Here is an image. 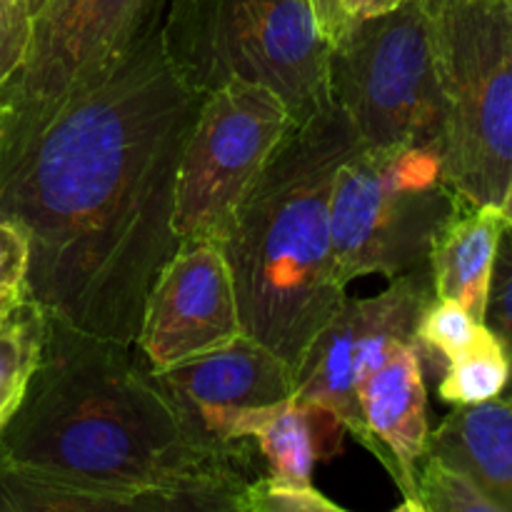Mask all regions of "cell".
Here are the masks:
<instances>
[{"label": "cell", "instance_id": "d4e9b609", "mask_svg": "<svg viewBox=\"0 0 512 512\" xmlns=\"http://www.w3.org/2000/svg\"><path fill=\"white\" fill-rule=\"evenodd\" d=\"M28 268V235L15 223L0 218V295H23Z\"/></svg>", "mask_w": 512, "mask_h": 512}, {"label": "cell", "instance_id": "5b68a950", "mask_svg": "<svg viewBox=\"0 0 512 512\" xmlns=\"http://www.w3.org/2000/svg\"><path fill=\"white\" fill-rule=\"evenodd\" d=\"M428 5L445 100V180L465 203L500 208L512 180V0Z\"/></svg>", "mask_w": 512, "mask_h": 512}, {"label": "cell", "instance_id": "9a60e30c", "mask_svg": "<svg viewBox=\"0 0 512 512\" xmlns=\"http://www.w3.org/2000/svg\"><path fill=\"white\" fill-rule=\"evenodd\" d=\"M430 453L463 468L503 512H512V395L455 405L435 433Z\"/></svg>", "mask_w": 512, "mask_h": 512}, {"label": "cell", "instance_id": "4316f807", "mask_svg": "<svg viewBox=\"0 0 512 512\" xmlns=\"http://www.w3.org/2000/svg\"><path fill=\"white\" fill-rule=\"evenodd\" d=\"M313 8H315V15H318L320 25H323L325 35H328V40H333L345 25L343 10H340V0H313Z\"/></svg>", "mask_w": 512, "mask_h": 512}, {"label": "cell", "instance_id": "9c48e42d", "mask_svg": "<svg viewBox=\"0 0 512 512\" xmlns=\"http://www.w3.org/2000/svg\"><path fill=\"white\" fill-rule=\"evenodd\" d=\"M145 0H43L23 65L0 90V145L33 135L125 50Z\"/></svg>", "mask_w": 512, "mask_h": 512}, {"label": "cell", "instance_id": "7a4b0ae2", "mask_svg": "<svg viewBox=\"0 0 512 512\" xmlns=\"http://www.w3.org/2000/svg\"><path fill=\"white\" fill-rule=\"evenodd\" d=\"M240 448L210 443L135 345L45 313L38 363L0 433V458L105 488L173 495L188 512H243Z\"/></svg>", "mask_w": 512, "mask_h": 512}, {"label": "cell", "instance_id": "277c9868", "mask_svg": "<svg viewBox=\"0 0 512 512\" xmlns=\"http://www.w3.org/2000/svg\"><path fill=\"white\" fill-rule=\"evenodd\" d=\"M163 35L200 93L253 80L280 95L295 125L333 103L330 40L313 0H168Z\"/></svg>", "mask_w": 512, "mask_h": 512}, {"label": "cell", "instance_id": "f1b7e54d", "mask_svg": "<svg viewBox=\"0 0 512 512\" xmlns=\"http://www.w3.org/2000/svg\"><path fill=\"white\" fill-rule=\"evenodd\" d=\"M500 210H503V215H505V220H508V225H512V180H510V185H508V193H505L503 203H500Z\"/></svg>", "mask_w": 512, "mask_h": 512}, {"label": "cell", "instance_id": "5bb4252c", "mask_svg": "<svg viewBox=\"0 0 512 512\" xmlns=\"http://www.w3.org/2000/svg\"><path fill=\"white\" fill-rule=\"evenodd\" d=\"M508 225L498 205L460 203L428 255L435 298L458 300L483 323L500 238Z\"/></svg>", "mask_w": 512, "mask_h": 512}, {"label": "cell", "instance_id": "ba28073f", "mask_svg": "<svg viewBox=\"0 0 512 512\" xmlns=\"http://www.w3.org/2000/svg\"><path fill=\"white\" fill-rule=\"evenodd\" d=\"M290 125L280 95L253 80L233 78L205 95L175 185L173 225L180 243H225Z\"/></svg>", "mask_w": 512, "mask_h": 512}, {"label": "cell", "instance_id": "8992f818", "mask_svg": "<svg viewBox=\"0 0 512 512\" xmlns=\"http://www.w3.org/2000/svg\"><path fill=\"white\" fill-rule=\"evenodd\" d=\"M460 203L445 180L438 145H355L338 168L330 198L340 283L373 273L398 278L428 265L435 235Z\"/></svg>", "mask_w": 512, "mask_h": 512}, {"label": "cell", "instance_id": "ac0fdd59", "mask_svg": "<svg viewBox=\"0 0 512 512\" xmlns=\"http://www.w3.org/2000/svg\"><path fill=\"white\" fill-rule=\"evenodd\" d=\"M45 313L30 298L0 320V433L18 410L43 343Z\"/></svg>", "mask_w": 512, "mask_h": 512}, {"label": "cell", "instance_id": "52a82bcc", "mask_svg": "<svg viewBox=\"0 0 512 512\" xmlns=\"http://www.w3.org/2000/svg\"><path fill=\"white\" fill-rule=\"evenodd\" d=\"M330 95L363 148H443L445 100L428 0L353 20L330 40Z\"/></svg>", "mask_w": 512, "mask_h": 512}, {"label": "cell", "instance_id": "83f0119b", "mask_svg": "<svg viewBox=\"0 0 512 512\" xmlns=\"http://www.w3.org/2000/svg\"><path fill=\"white\" fill-rule=\"evenodd\" d=\"M20 298H23V295H0V320L18 305Z\"/></svg>", "mask_w": 512, "mask_h": 512}, {"label": "cell", "instance_id": "e0dca14e", "mask_svg": "<svg viewBox=\"0 0 512 512\" xmlns=\"http://www.w3.org/2000/svg\"><path fill=\"white\" fill-rule=\"evenodd\" d=\"M343 428L335 415L315 405L300 403L298 398L288 400L268 415L263 425L255 430L253 438L268 463L270 478L285 480V483L310 485L313 483V468L323 455V440L328 445H338V440L328 433L340 435Z\"/></svg>", "mask_w": 512, "mask_h": 512}, {"label": "cell", "instance_id": "6da1fadb", "mask_svg": "<svg viewBox=\"0 0 512 512\" xmlns=\"http://www.w3.org/2000/svg\"><path fill=\"white\" fill-rule=\"evenodd\" d=\"M168 0H145L123 53L33 135L0 145V218L25 230V298L83 333L135 345L180 240L175 185L205 93L165 48Z\"/></svg>", "mask_w": 512, "mask_h": 512}, {"label": "cell", "instance_id": "3957f363", "mask_svg": "<svg viewBox=\"0 0 512 512\" xmlns=\"http://www.w3.org/2000/svg\"><path fill=\"white\" fill-rule=\"evenodd\" d=\"M355 145L335 100L290 125L223 243L243 333L293 370L348 298L335 270L330 198Z\"/></svg>", "mask_w": 512, "mask_h": 512}, {"label": "cell", "instance_id": "7c38bea8", "mask_svg": "<svg viewBox=\"0 0 512 512\" xmlns=\"http://www.w3.org/2000/svg\"><path fill=\"white\" fill-rule=\"evenodd\" d=\"M240 333L238 295L223 245L180 243L145 300L135 348L158 373Z\"/></svg>", "mask_w": 512, "mask_h": 512}, {"label": "cell", "instance_id": "484cf974", "mask_svg": "<svg viewBox=\"0 0 512 512\" xmlns=\"http://www.w3.org/2000/svg\"><path fill=\"white\" fill-rule=\"evenodd\" d=\"M403 3L405 0H340V10H343L345 25H348L353 23V20H365L375 18V15L390 13V10H395Z\"/></svg>", "mask_w": 512, "mask_h": 512}, {"label": "cell", "instance_id": "8fae6325", "mask_svg": "<svg viewBox=\"0 0 512 512\" xmlns=\"http://www.w3.org/2000/svg\"><path fill=\"white\" fill-rule=\"evenodd\" d=\"M155 375L195 430L223 448H240L295 398V370L245 333Z\"/></svg>", "mask_w": 512, "mask_h": 512}, {"label": "cell", "instance_id": "cb8c5ba5", "mask_svg": "<svg viewBox=\"0 0 512 512\" xmlns=\"http://www.w3.org/2000/svg\"><path fill=\"white\" fill-rule=\"evenodd\" d=\"M33 10L28 0H0V90L23 65L30 43Z\"/></svg>", "mask_w": 512, "mask_h": 512}, {"label": "cell", "instance_id": "4fadbf2b", "mask_svg": "<svg viewBox=\"0 0 512 512\" xmlns=\"http://www.w3.org/2000/svg\"><path fill=\"white\" fill-rule=\"evenodd\" d=\"M358 405L373 450L403 493L398 510H418V465L430 448L428 390L423 355L415 340L390 350L388 358L358 385Z\"/></svg>", "mask_w": 512, "mask_h": 512}, {"label": "cell", "instance_id": "ffe728a7", "mask_svg": "<svg viewBox=\"0 0 512 512\" xmlns=\"http://www.w3.org/2000/svg\"><path fill=\"white\" fill-rule=\"evenodd\" d=\"M420 512H503L493 498L458 465L425 453L418 465Z\"/></svg>", "mask_w": 512, "mask_h": 512}, {"label": "cell", "instance_id": "2e32d148", "mask_svg": "<svg viewBox=\"0 0 512 512\" xmlns=\"http://www.w3.org/2000/svg\"><path fill=\"white\" fill-rule=\"evenodd\" d=\"M0 512H188L173 495L105 488L0 458Z\"/></svg>", "mask_w": 512, "mask_h": 512}, {"label": "cell", "instance_id": "44dd1931", "mask_svg": "<svg viewBox=\"0 0 512 512\" xmlns=\"http://www.w3.org/2000/svg\"><path fill=\"white\" fill-rule=\"evenodd\" d=\"M480 320L468 313L465 305L458 300L448 298H430L423 308L415 330V343H418L420 355L433 353L443 360V365L458 353H463L475 340L480 330Z\"/></svg>", "mask_w": 512, "mask_h": 512}, {"label": "cell", "instance_id": "7402d4cb", "mask_svg": "<svg viewBox=\"0 0 512 512\" xmlns=\"http://www.w3.org/2000/svg\"><path fill=\"white\" fill-rule=\"evenodd\" d=\"M243 512H345V508L325 498L313 483H285L268 475L250 480L243 495Z\"/></svg>", "mask_w": 512, "mask_h": 512}, {"label": "cell", "instance_id": "d6986e66", "mask_svg": "<svg viewBox=\"0 0 512 512\" xmlns=\"http://www.w3.org/2000/svg\"><path fill=\"white\" fill-rule=\"evenodd\" d=\"M440 398L453 405H478L500 398L510 383V360L488 325H480L473 343L443 368Z\"/></svg>", "mask_w": 512, "mask_h": 512}, {"label": "cell", "instance_id": "30bf717a", "mask_svg": "<svg viewBox=\"0 0 512 512\" xmlns=\"http://www.w3.org/2000/svg\"><path fill=\"white\" fill-rule=\"evenodd\" d=\"M430 268L393 278L375 298H345L315 335L295 370V398L328 410L360 445L373 450L358 405V385L405 340H415L418 320L433 298Z\"/></svg>", "mask_w": 512, "mask_h": 512}, {"label": "cell", "instance_id": "603a6c76", "mask_svg": "<svg viewBox=\"0 0 512 512\" xmlns=\"http://www.w3.org/2000/svg\"><path fill=\"white\" fill-rule=\"evenodd\" d=\"M483 323L493 330L508 353L510 383L503 395H512V225H505L503 238H500Z\"/></svg>", "mask_w": 512, "mask_h": 512}, {"label": "cell", "instance_id": "f546056e", "mask_svg": "<svg viewBox=\"0 0 512 512\" xmlns=\"http://www.w3.org/2000/svg\"><path fill=\"white\" fill-rule=\"evenodd\" d=\"M28 3H30V10H33V13H35V10H38L40 5H43V0H28Z\"/></svg>", "mask_w": 512, "mask_h": 512}]
</instances>
